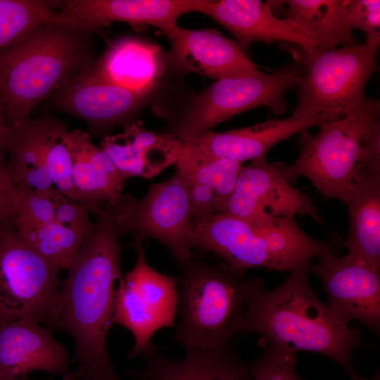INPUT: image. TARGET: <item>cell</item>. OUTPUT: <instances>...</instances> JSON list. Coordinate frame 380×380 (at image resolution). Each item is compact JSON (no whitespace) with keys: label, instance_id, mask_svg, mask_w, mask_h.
<instances>
[{"label":"cell","instance_id":"obj_1","mask_svg":"<svg viewBox=\"0 0 380 380\" xmlns=\"http://www.w3.org/2000/svg\"><path fill=\"white\" fill-rule=\"evenodd\" d=\"M96 216L61 288L55 328L73 338L77 362L64 380H122L106 346L114 324L115 285L123 277L122 234L111 205L103 206Z\"/></svg>","mask_w":380,"mask_h":380},{"label":"cell","instance_id":"obj_2","mask_svg":"<svg viewBox=\"0 0 380 380\" xmlns=\"http://www.w3.org/2000/svg\"><path fill=\"white\" fill-rule=\"evenodd\" d=\"M290 271L278 287L267 291L258 277L248 279L242 327L237 336L260 334L263 342L296 353L305 350L326 355L339 363L351 380L360 376L351 362L361 344L357 329L338 319L312 289L308 267Z\"/></svg>","mask_w":380,"mask_h":380},{"label":"cell","instance_id":"obj_3","mask_svg":"<svg viewBox=\"0 0 380 380\" xmlns=\"http://www.w3.org/2000/svg\"><path fill=\"white\" fill-rule=\"evenodd\" d=\"M91 34L66 23H46L0 53V92L10 127L28 119L34 106L91 65Z\"/></svg>","mask_w":380,"mask_h":380},{"label":"cell","instance_id":"obj_4","mask_svg":"<svg viewBox=\"0 0 380 380\" xmlns=\"http://www.w3.org/2000/svg\"><path fill=\"white\" fill-rule=\"evenodd\" d=\"M179 266L174 342L195 350L229 345L242 327L248 279L224 262L209 264L193 257Z\"/></svg>","mask_w":380,"mask_h":380},{"label":"cell","instance_id":"obj_5","mask_svg":"<svg viewBox=\"0 0 380 380\" xmlns=\"http://www.w3.org/2000/svg\"><path fill=\"white\" fill-rule=\"evenodd\" d=\"M380 105L368 99L360 110L300 133V153L282 166L288 178L308 179L324 198L347 203L359 163L380 160Z\"/></svg>","mask_w":380,"mask_h":380},{"label":"cell","instance_id":"obj_6","mask_svg":"<svg viewBox=\"0 0 380 380\" xmlns=\"http://www.w3.org/2000/svg\"><path fill=\"white\" fill-rule=\"evenodd\" d=\"M380 36L360 44L300 51L305 72L298 82L293 115L328 113L338 116L357 111L367 103L365 88L378 69Z\"/></svg>","mask_w":380,"mask_h":380},{"label":"cell","instance_id":"obj_7","mask_svg":"<svg viewBox=\"0 0 380 380\" xmlns=\"http://www.w3.org/2000/svg\"><path fill=\"white\" fill-rule=\"evenodd\" d=\"M60 271L29 246L12 224L0 223V327L20 319L55 327Z\"/></svg>","mask_w":380,"mask_h":380},{"label":"cell","instance_id":"obj_8","mask_svg":"<svg viewBox=\"0 0 380 380\" xmlns=\"http://www.w3.org/2000/svg\"><path fill=\"white\" fill-rule=\"evenodd\" d=\"M302 73L296 67L217 80L190 101L169 134L191 143L216 125L243 111L267 107L276 115L289 107L286 93Z\"/></svg>","mask_w":380,"mask_h":380},{"label":"cell","instance_id":"obj_9","mask_svg":"<svg viewBox=\"0 0 380 380\" xmlns=\"http://www.w3.org/2000/svg\"><path fill=\"white\" fill-rule=\"evenodd\" d=\"M113 206L122 235L131 232L142 241H160L179 264L193 258L195 226L189 185L178 170L171 178L152 184L141 199L123 194Z\"/></svg>","mask_w":380,"mask_h":380},{"label":"cell","instance_id":"obj_10","mask_svg":"<svg viewBox=\"0 0 380 380\" xmlns=\"http://www.w3.org/2000/svg\"><path fill=\"white\" fill-rule=\"evenodd\" d=\"M132 246L136 263L118 282L113 307L114 324L129 330L134 339L129 358L146 353L153 346V335L175 325L178 303L176 278L148 263L142 240L133 236Z\"/></svg>","mask_w":380,"mask_h":380},{"label":"cell","instance_id":"obj_11","mask_svg":"<svg viewBox=\"0 0 380 380\" xmlns=\"http://www.w3.org/2000/svg\"><path fill=\"white\" fill-rule=\"evenodd\" d=\"M282 166L268 162L266 156L243 165L235 187L220 213L259 228L275 219L310 215L320 222L312 198L293 187Z\"/></svg>","mask_w":380,"mask_h":380},{"label":"cell","instance_id":"obj_12","mask_svg":"<svg viewBox=\"0 0 380 380\" xmlns=\"http://www.w3.org/2000/svg\"><path fill=\"white\" fill-rule=\"evenodd\" d=\"M308 270L322 281L327 306L338 319L346 324L357 320L379 333L380 270L350 252L343 257L328 253Z\"/></svg>","mask_w":380,"mask_h":380},{"label":"cell","instance_id":"obj_13","mask_svg":"<svg viewBox=\"0 0 380 380\" xmlns=\"http://www.w3.org/2000/svg\"><path fill=\"white\" fill-rule=\"evenodd\" d=\"M163 33L171 44L170 61L183 72L216 80L261 72L237 42L217 30L186 29L177 25Z\"/></svg>","mask_w":380,"mask_h":380},{"label":"cell","instance_id":"obj_14","mask_svg":"<svg viewBox=\"0 0 380 380\" xmlns=\"http://www.w3.org/2000/svg\"><path fill=\"white\" fill-rule=\"evenodd\" d=\"M89 67L53 94V104L58 110L85 120L91 134H102L127 120L146 96L95 77L89 71Z\"/></svg>","mask_w":380,"mask_h":380},{"label":"cell","instance_id":"obj_15","mask_svg":"<svg viewBox=\"0 0 380 380\" xmlns=\"http://www.w3.org/2000/svg\"><path fill=\"white\" fill-rule=\"evenodd\" d=\"M208 0H70L51 3L60 6L76 25L92 32L113 22L152 25L163 32L191 12L201 13Z\"/></svg>","mask_w":380,"mask_h":380},{"label":"cell","instance_id":"obj_16","mask_svg":"<svg viewBox=\"0 0 380 380\" xmlns=\"http://www.w3.org/2000/svg\"><path fill=\"white\" fill-rule=\"evenodd\" d=\"M36 371L68 374L65 348L42 324L20 319L0 327V380H21Z\"/></svg>","mask_w":380,"mask_h":380},{"label":"cell","instance_id":"obj_17","mask_svg":"<svg viewBox=\"0 0 380 380\" xmlns=\"http://www.w3.org/2000/svg\"><path fill=\"white\" fill-rule=\"evenodd\" d=\"M228 30L244 49L253 43L289 42L308 51L317 44L296 22L279 18L270 1L260 0H208L201 12Z\"/></svg>","mask_w":380,"mask_h":380},{"label":"cell","instance_id":"obj_18","mask_svg":"<svg viewBox=\"0 0 380 380\" xmlns=\"http://www.w3.org/2000/svg\"><path fill=\"white\" fill-rule=\"evenodd\" d=\"M341 117L328 113L292 115L222 132L211 130L194 142L215 157L243 163L266 156L272 147L291 136Z\"/></svg>","mask_w":380,"mask_h":380},{"label":"cell","instance_id":"obj_19","mask_svg":"<svg viewBox=\"0 0 380 380\" xmlns=\"http://www.w3.org/2000/svg\"><path fill=\"white\" fill-rule=\"evenodd\" d=\"M71 157V178L80 203L96 215L107 204L122 196L128 179L106 153L96 146L89 133L75 129L67 134Z\"/></svg>","mask_w":380,"mask_h":380},{"label":"cell","instance_id":"obj_20","mask_svg":"<svg viewBox=\"0 0 380 380\" xmlns=\"http://www.w3.org/2000/svg\"><path fill=\"white\" fill-rule=\"evenodd\" d=\"M183 144L169 133L149 131L134 122L123 132L106 136L101 148L126 177L151 179L176 163Z\"/></svg>","mask_w":380,"mask_h":380},{"label":"cell","instance_id":"obj_21","mask_svg":"<svg viewBox=\"0 0 380 380\" xmlns=\"http://www.w3.org/2000/svg\"><path fill=\"white\" fill-rule=\"evenodd\" d=\"M194 247L213 253L241 273L258 267L275 270L266 241L258 230L222 213L195 227Z\"/></svg>","mask_w":380,"mask_h":380},{"label":"cell","instance_id":"obj_22","mask_svg":"<svg viewBox=\"0 0 380 380\" xmlns=\"http://www.w3.org/2000/svg\"><path fill=\"white\" fill-rule=\"evenodd\" d=\"M180 360L163 356L153 346L133 380H251L249 365L229 344L213 350H185Z\"/></svg>","mask_w":380,"mask_h":380},{"label":"cell","instance_id":"obj_23","mask_svg":"<svg viewBox=\"0 0 380 380\" xmlns=\"http://www.w3.org/2000/svg\"><path fill=\"white\" fill-rule=\"evenodd\" d=\"M346 203L350 226L343 246L380 270V162L358 163Z\"/></svg>","mask_w":380,"mask_h":380},{"label":"cell","instance_id":"obj_24","mask_svg":"<svg viewBox=\"0 0 380 380\" xmlns=\"http://www.w3.org/2000/svg\"><path fill=\"white\" fill-rule=\"evenodd\" d=\"M89 71L95 77L146 96L164 71L163 53L157 45L134 37L113 42Z\"/></svg>","mask_w":380,"mask_h":380},{"label":"cell","instance_id":"obj_25","mask_svg":"<svg viewBox=\"0 0 380 380\" xmlns=\"http://www.w3.org/2000/svg\"><path fill=\"white\" fill-rule=\"evenodd\" d=\"M53 117L42 115L12 127L6 151L8 172L19 189H55L47 168L48 140Z\"/></svg>","mask_w":380,"mask_h":380},{"label":"cell","instance_id":"obj_26","mask_svg":"<svg viewBox=\"0 0 380 380\" xmlns=\"http://www.w3.org/2000/svg\"><path fill=\"white\" fill-rule=\"evenodd\" d=\"M286 6V18L293 20L316 42L317 47L356 44L353 32L345 26L341 0L279 1Z\"/></svg>","mask_w":380,"mask_h":380},{"label":"cell","instance_id":"obj_27","mask_svg":"<svg viewBox=\"0 0 380 380\" xmlns=\"http://www.w3.org/2000/svg\"><path fill=\"white\" fill-rule=\"evenodd\" d=\"M175 164L177 170L188 182L205 184L213 189L220 212L233 192L243 167V163L208 153L195 142H184Z\"/></svg>","mask_w":380,"mask_h":380},{"label":"cell","instance_id":"obj_28","mask_svg":"<svg viewBox=\"0 0 380 380\" xmlns=\"http://www.w3.org/2000/svg\"><path fill=\"white\" fill-rule=\"evenodd\" d=\"M51 22L75 25L71 18L53 9L49 1L0 0V53L23 39L40 25Z\"/></svg>","mask_w":380,"mask_h":380},{"label":"cell","instance_id":"obj_29","mask_svg":"<svg viewBox=\"0 0 380 380\" xmlns=\"http://www.w3.org/2000/svg\"><path fill=\"white\" fill-rule=\"evenodd\" d=\"M18 232L29 246L61 270H68L89 232L55 220Z\"/></svg>","mask_w":380,"mask_h":380},{"label":"cell","instance_id":"obj_30","mask_svg":"<svg viewBox=\"0 0 380 380\" xmlns=\"http://www.w3.org/2000/svg\"><path fill=\"white\" fill-rule=\"evenodd\" d=\"M20 200L12 224L18 231H24L54 221L57 201L61 194L51 191L20 189Z\"/></svg>","mask_w":380,"mask_h":380},{"label":"cell","instance_id":"obj_31","mask_svg":"<svg viewBox=\"0 0 380 380\" xmlns=\"http://www.w3.org/2000/svg\"><path fill=\"white\" fill-rule=\"evenodd\" d=\"M262 353L249 363L254 380H305L296 370L297 357L289 350L262 343Z\"/></svg>","mask_w":380,"mask_h":380},{"label":"cell","instance_id":"obj_32","mask_svg":"<svg viewBox=\"0 0 380 380\" xmlns=\"http://www.w3.org/2000/svg\"><path fill=\"white\" fill-rule=\"evenodd\" d=\"M341 8L348 30H360L367 37L380 36L379 0H341Z\"/></svg>","mask_w":380,"mask_h":380},{"label":"cell","instance_id":"obj_33","mask_svg":"<svg viewBox=\"0 0 380 380\" xmlns=\"http://www.w3.org/2000/svg\"><path fill=\"white\" fill-rule=\"evenodd\" d=\"M187 182L193 222L196 227L220 213V207L210 186L194 182Z\"/></svg>","mask_w":380,"mask_h":380},{"label":"cell","instance_id":"obj_34","mask_svg":"<svg viewBox=\"0 0 380 380\" xmlns=\"http://www.w3.org/2000/svg\"><path fill=\"white\" fill-rule=\"evenodd\" d=\"M84 205L61 194L56 203L54 220L65 226L89 232L94 223Z\"/></svg>","mask_w":380,"mask_h":380},{"label":"cell","instance_id":"obj_35","mask_svg":"<svg viewBox=\"0 0 380 380\" xmlns=\"http://www.w3.org/2000/svg\"><path fill=\"white\" fill-rule=\"evenodd\" d=\"M20 200V189L13 182L4 160L0 158V223H13Z\"/></svg>","mask_w":380,"mask_h":380},{"label":"cell","instance_id":"obj_36","mask_svg":"<svg viewBox=\"0 0 380 380\" xmlns=\"http://www.w3.org/2000/svg\"><path fill=\"white\" fill-rule=\"evenodd\" d=\"M12 127L6 120L5 106L2 96L0 92V158L4 160V155L11 140Z\"/></svg>","mask_w":380,"mask_h":380}]
</instances>
